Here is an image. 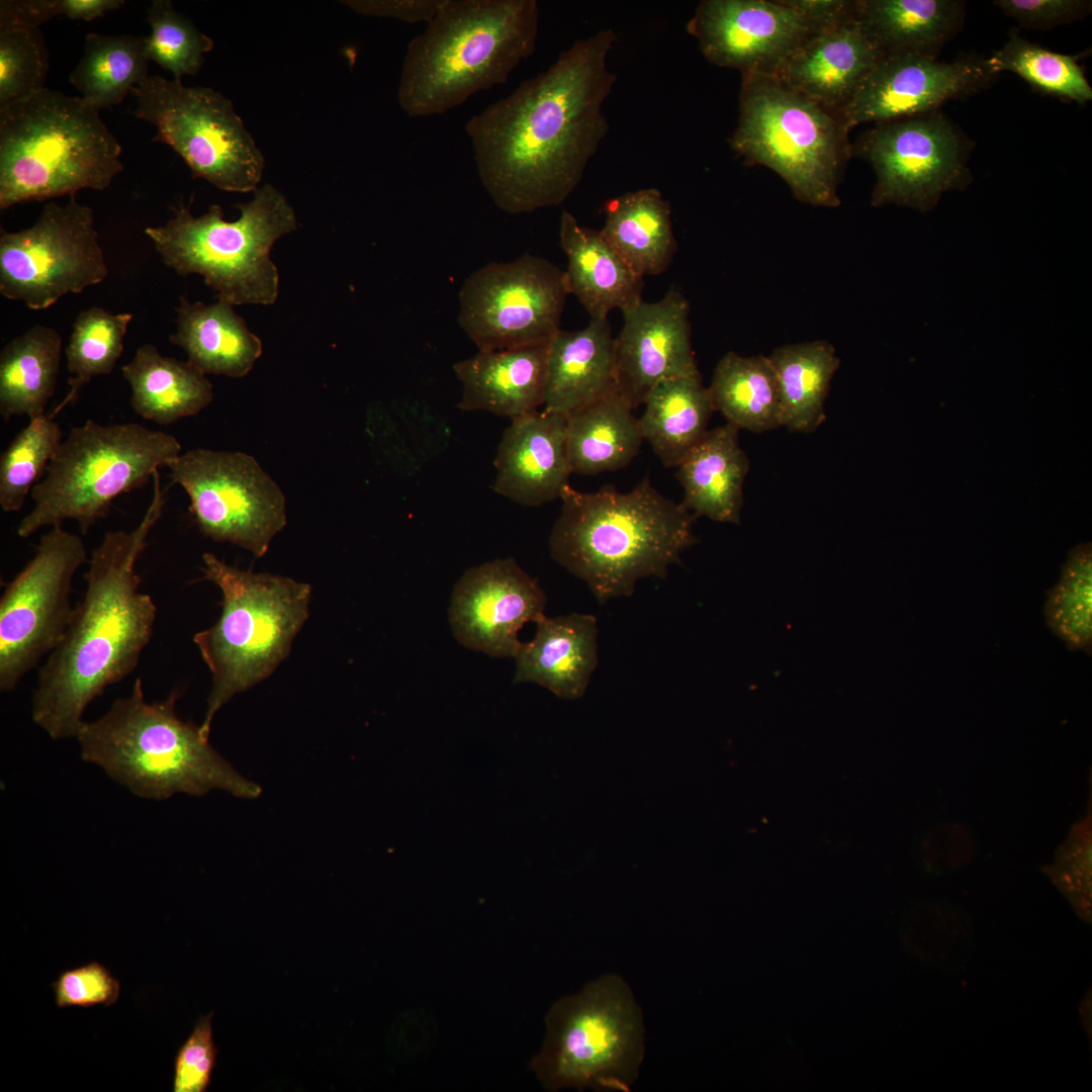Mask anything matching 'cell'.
<instances>
[{"label":"cell","instance_id":"6da1fadb","mask_svg":"<svg viewBox=\"0 0 1092 1092\" xmlns=\"http://www.w3.org/2000/svg\"><path fill=\"white\" fill-rule=\"evenodd\" d=\"M603 28L575 41L537 76L466 123L478 177L511 214L561 204L577 187L609 130L603 106L617 80Z\"/></svg>","mask_w":1092,"mask_h":1092},{"label":"cell","instance_id":"7a4b0ae2","mask_svg":"<svg viewBox=\"0 0 1092 1092\" xmlns=\"http://www.w3.org/2000/svg\"><path fill=\"white\" fill-rule=\"evenodd\" d=\"M145 515L130 531H109L92 551L86 588L60 644L39 668L32 719L53 739L76 737L87 706L133 671L151 641L157 607L139 589L136 562L166 503L160 474Z\"/></svg>","mask_w":1092,"mask_h":1092},{"label":"cell","instance_id":"3957f363","mask_svg":"<svg viewBox=\"0 0 1092 1092\" xmlns=\"http://www.w3.org/2000/svg\"><path fill=\"white\" fill-rule=\"evenodd\" d=\"M549 537L553 559L583 580L601 604L630 597L645 577L664 578L697 543L696 517L644 477L632 490L605 485L583 492L567 485Z\"/></svg>","mask_w":1092,"mask_h":1092},{"label":"cell","instance_id":"277c9868","mask_svg":"<svg viewBox=\"0 0 1092 1092\" xmlns=\"http://www.w3.org/2000/svg\"><path fill=\"white\" fill-rule=\"evenodd\" d=\"M536 0H444L407 44L397 89L411 117L445 113L503 85L535 51Z\"/></svg>","mask_w":1092,"mask_h":1092},{"label":"cell","instance_id":"5b68a950","mask_svg":"<svg viewBox=\"0 0 1092 1092\" xmlns=\"http://www.w3.org/2000/svg\"><path fill=\"white\" fill-rule=\"evenodd\" d=\"M178 690L149 703L142 678L100 718L83 722L76 738L81 757L99 765L132 794L165 800L178 793L203 796L212 790L255 799L261 787L241 776L203 737L200 726L175 711Z\"/></svg>","mask_w":1092,"mask_h":1092},{"label":"cell","instance_id":"8992f818","mask_svg":"<svg viewBox=\"0 0 1092 1092\" xmlns=\"http://www.w3.org/2000/svg\"><path fill=\"white\" fill-rule=\"evenodd\" d=\"M121 153L80 96L43 88L0 107V209L105 190L123 170Z\"/></svg>","mask_w":1092,"mask_h":1092},{"label":"cell","instance_id":"52a82bcc","mask_svg":"<svg viewBox=\"0 0 1092 1092\" xmlns=\"http://www.w3.org/2000/svg\"><path fill=\"white\" fill-rule=\"evenodd\" d=\"M203 579L221 592V614L193 636L212 686L200 725L208 739L217 711L236 694L273 673L308 618L311 586L292 578L239 569L215 554L202 555Z\"/></svg>","mask_w":1092,"mask_h":1092},{"label":"cell","instance_id":"ba28073f","mask_svg":"<svg viewBox=\"0 0 1092 1092\" xmlns=\"http://www.w3.org/2000/svg\"><path fill=\"white\" fill-rule=\"evenodd\" d=\"M240 216L224 219L212 204L200 216L188 205L172 207V216L148 226L163 262L177 274H199L219 299L236 304H273L279 294L278 269L270 252L275 242L297 229L296 213L285 195L271 184L237 205Z\"/></svg>","mask_w":1092,"mask_h":1092},{"label":"cell","instance_id":"9c48e42d","mask_svg":"<svg viewBox=\"0 0 1092 1092\" xmlns=\"http://www.w3.org/2000/svg\"><path fill=\"white\" fill-rule=\"evenodd\" d=\"M181 454L172 435L138 423L88 420L63 439L44 477L31 489L32 510L16 533L27 538L44 526L75 521L82 534L106 517L113 500L145 485Z\"/></svg>","mask_w":1092,"mask_h":1092},{"label":"cell","instance_id":"30bf717a","mask_svg":"<svg viewBox=\"0 0 1092 1092\" xmlns=\"http://www.w3.org/2000/svg\"><path fill=\"white\" fill-rule=\"evenodd\" d=\"M848 131L836 111L775 75L742 74L730 145L748 164L776 172L798 200L824 207L840 204L838 185L852 157Z\"/></svg>","mask_w":1092,"mask_h":1092},{"label":"cell","instance_id":"8fae6325","mask_svg":"<svg viewBox=\"0 0 1092 1092\" xmlns=\"http://www.w3.org/2000/svg\"><path fill=\"white\" fill-rule=\"evenodd\" d=\"M530 1069L544 1089L628 1092L644 1057L643 1016L623 978L606 974L557 1000Z\"/></svg>","mask_w":1092,"mask_h":1092},{"label":"cell","instance_id":"7c38bea8","mask_svg":"<svg viewBox=\"0 0 1092 1092\" xmlns=\"http://www.w3.org/2000/svg\"><path fill=\"white\" fill-rule=\"evenodd\" d=\"M131 93L136 98L132 113L156 127L152 141L176 152L194 178L229 192L258 188L265 157L223 94L155 75L146 77Z\"/></svg>","mask_w":1092,"mask_h":1092},{"label":"cell","instance_id":"4fadbf2b","mask_svg":"<svg viewBox=\"0 0 1092 1092\" xmlns=\"http://www.w3.org/2000/svg\"><path fill=\"white\" fill-rule=\"evenodd\" d=\"M108 275L91 207L75 196L44 204L36 221L0 232V293L30 309H44Z\"/></svg>","mask_w":1092,"mask_h":1092},{"label":"cell","instance_id":"5bb4252c","mask_svg":"<svg viewBox=\"0 0 1092 1092\" xmlns=\"http://www.w3.org/2000/svg\"><path fill=\"white\" fill-rule=\"evenodd\" d=\"M173 483L189 496L201 534L266 554L286 525V498L259 462L244 452L205 448L180 454L167 466Z\"/></svg>","mask_w":1092,"mask_h":1092},{"label":"cell","instance_id":"9a60e30c","mask_svg":"<svg viewBox=\"0 0 1092 1092\" xmlns=\"http://www.w3.org/2000/svg\"><path fill=\"white\" fill-rule=\"evenodd\" d=\"M972 141L939 110L875 123L851 145L876 175L872 205L907 206L925 212L972 180Z\"/></svg>","mask_w":1092,"mask_h":1092},{"label":"cell","instance_id":"2e32d148","mask_svg":"<svg viewBox=\"0 0 1092 1092\" xmlns=\"http://www.w3.org/2000/svg\"><path fill=\"white\" fill-rule=\"evenodd\" d=\"M86 561L82 538L52 526L0 600V690L10 692L62 641L73 610L72 579Z\"/></svg>","mask_w":1092,"mask_h":1092},{"label":"cell","instance_id":"e0dca14e","mask_svg":"<svg viewBox=\"0 0 1092 1092\" xmlns=\"http://www.w3.org/2000/svg\"><path fill=\"white\" fill-rule=\"evenodd\" d=\"M569 294L565 271L530 254L486 264L459 291L458 324L478 351L549 343Z\"/></svg>","mask_w":1092,"mask_h":1092},{"label":"cell","instance_id":"ac0fdd59","mask_svg":"<svg viewBox=\"0 0 1092 1092\" xmlns=\"http://www.w3.org/2000/svg\"><path fill=\"white\" fill-rule=\"evenodd\" d=\"M995 76L986 58L939 61L909 54L886 56L837 113L848 130L860 123L929 113L950 100L980 92Z\"/></svg>","mask_w":1092,"mask_h":1092},{"label":"cell","instance_id":"d6986e66","mask_svg":"<svg viewBox=\"0 0 1092 1092\" xmlns=\"http://www.w3.org/2000/svg\"><path fill=\"white\" fill-rule=\"evenodd\" d=\"M687 30L711 64L741 74L776 75L820 29L786 0H703Z\"/></svg>","mask_w":1092,"mask_h":1092},{"label":"cell","instance_id":"ffe728a7","mask_svg":"<svg viewBox=\"0 0 1092 1092\" xmlns=\"http://www.w3.org/2000/svg\"><path fill=\"white\" fill-rule=\"evenodd\" d=\"M546 602L538 582L511 557L473 566L452 592V634L466 648L515 658L522 645L520 630L545 616Z\"/></svg>","mask_w":1092,"mask_h":1092},{"label":"cell","instance_id":"44dd1931","mask_svg":"<svg viewBox=\"0 0 1092 1092\" xmlns=\"http://www.w3.org/2000/svg\"><path fill=\"white\" fill-rule=\"evenodd\" d=\"M614 338L615 386L634 410L661 381L699 375L691 341L690 304L677 288L658 301L622 311Z\"/></svg>","mask_w":1092,"mask_h":1092},{"label":"cell","instance_id":"7402d4cb","mask_svg":"<svg viewBox=\"0 0 1092 1092\" xmlns=\"http://www.w3.org/2000/svg\"><path fill=\"white\" fill-rule=\"evenodd\" d=\"M567 425V415L546 410L511 420L496 451L493 490L528 507L560 498L571 474Z\"/></svg>","mask_w":1092,"mask_h":1092},{"label":"cell","instance_id":"603a6c76","mask_svg":"<svg viewBox=\"0 0 1092 1092\" xmlns=\"http://www.w3.org/2000/svg\"><path fill=\"white\" fill-rule=\"evenodd\" d=\"M884 58L853 14L808 36L775 75L791 89L838 112Z\"/></svg>","mask_w":1092,"mask_h":1092},{"label":"cell","instance_id":"cb8c5ba5","mask_svg":"<svg viewBox=\"0 0 1092 1092\" xmlns=\"http://www.w3.org/2000/svg\"><path fill=\"white\" fill-rule=\"evenodd\" d=\"M549 343L478 351L456 362L463 386L458 407L514 420L544 406Z\"/></svg>","mask_w":1092,"mask_h":1092},{"label":"cell","instance_id":"d4e9b609","mask_svg":"<svg viewBox=\"0 0 1092 1092\" xmlns=\"http://www.w3.org/2000/svg\"><path fill=\"white\" fill-rule=\"evenodd\" d=\"M536 625L534 638L522 642L515 656L514 682H534L562 699L580 698L599 663L596 617L544 616Z\"/></svg>","mask_w":1092,"mask_h":1092},{"label":"cell","instance_id":"484cf974","mask_svg":"<svg viewBox=\"0 0 1092 1092\" xmlns=\"http://www.w3.org/2000/svg\"><path fill=\"white\" fill-rule=\"evenodd\" d=\"M559 242L567 259L569 294H574L590 318H608L642 299L643 277L605 240L600 231L582 226L568 211L561 214Z\"/></svg>","mask_w":1092,"mask_h":1092},{"label":"cell","instance_id":"4316f807","mask_svg":"<svg viewBox=\"0 0 1092 1092\" xmlns=\"http://www.w3.org/2000/svg\"><path fill=\"white\" fill-rule=\"evenodd\" d=\"M615 386L614 337L608 318L559 330L549 343L544 410L571 415Z\"/></svg>","mask_w":1092,"mask_h":1092},{"label":"cell","instance_id":"83f0119b","mask_svg":"<svg viewBox=\"0 0 1092 1092\" xmlns=\"http://www.w3.org/2000/svg\"><path fill=\"white\" fill-rule=\"evenodd\" d=\"M738 433L728 423L708 430L675 467L684 489L681 505L696 518L740 523L749 460Z\"/></svg>","mask_w":1092,"mask_h":1092},{"label":"cell","instance_id":"f1b7e54d","mask_svg":"<svg viewBox=\"0 0 1092 1092\" xmlns=\"http://www.w3.org/2000/svg\"><path fill=\"white\" fill-rule=\"evenodd\" d=\"M854 17L886 56L936 59L960 31L966 17L961 0H856Z\"/></svg>","mask_w":1092,"mask_h":1092},{"label":"cell","instance_id":"f546056e","mask_svg":"<svg viewBox=\"0 0 1092 1092\" xmlns=\"http://www.w3.org/2000/svg\"><path fill=\"white\" fill-rule=\"evenodd\" d=\"M176 312V332L169 341L182 348L187 361L205 375L242 378L262 355V341L226 300L205 304L181 296Z\"/></svg>","mask_w":1092,"mask_h":1092},{"label":"cell","instance_id":"4dcf8cb0","mask_svg":"<svg viewBox=\"0 0 1092 1092\" xmlns=\"http://www.w3.org/2000/svg\"><path fill=\"white\" fill-rule=\"evenodd\" d=\"M121 372L130 386L134 413L162 426L197 415L213 398L205 374L188 361L162 355L152 344L139 347Z\"/></svg>","mask_w":1092,"mask_h":1092},{"label":"cell","instance_id":"1f68e13d","mask_svg":"<svg viewBox=\"0 0 1092 1092\" xmlns=\"http://www.w3.org/2000/svg\"><path fill=\"white\" fill-rule=\"evenodd\" d=\"M600 233L640 276L657 275L669 266L676 243L671 209L656 188L626 192L604 205Z\"/></svg>","mask_w":1092,"mask_h":1092},{"label":"cell","instance_id":"d6a6232c","mask_svg":"<svg viewBox=\"0 0 1092 1092\" xmlns=\"http://www.w3.org/2000/svg\"><path fill=\"white\" fill-rule=\"evenodd\" d=\"M632 406L616 387L568 416L567 452L571 473L595 475L628 465L643 437Z\"/></svg>","mask_w":1092,"mask_h":1092},{"label":"cell","instance_id":"836d02e7","mask_svg":"<svg viewBox=\"0 0 1092 1092\" xmlns=\"http://www.w3.org/2000/svg\"><path fill=\"white\" fill-rule=\"evenodd\" d=\"M638 419L643 440L668 468H675L708 432L714 412L701 375L659 382L648 394Z\"/></svg>","mask_w":1092,"mask_h":1092},{"label":"cell","instance_id":"e575fe53","mask_svg":"<svg viewBox=\"0 0 1092 1092\" xmlns=\"http://www.w3.org/2000/svg\"><path fill=\"white\" fill-rule=\"evenodd\" d=\"M62 338L50 327L35 325L14 338L0 353V415L29 420L41 417L54 395L60 369Z\"/></svg>","mask_w":1092,"mask_h":1092},{"label":"cell","instance_id":"d590c367","mask_svg":"<svg viewBox=\"0 0 1092 1092\" xmlns=\"http://www.w3.org/2000/svg\"><path fill=\"white\" fill-rule=\"evenodd\" d=\"M768 359L779 388L782 427L812 433L826 419L825 401L840 365L834 346L825 340L776 348Z\"/></svg>","mask_w":1092,"mask_h":1092},{"label":"cell","instance_id":"8d00e7d4","mask_svg":"<svg viewBox=\"0 0 1092 1092\" xmlns=\"http://www.w3.org/2000/svg\"><path fill=\"white\" fill-rule=\"evenodd\" d=\"M707 388L714 412L738 430L763 433L782 427L778 382L768 356L727 352Z\"/></svg>","mask_w":1092,"mask_h":1092},{"label":"cell","instance_id":"74e56055","mask_svg":"<svg viewBox=\"0 0 1092 1092\" xmlns=\"http://www.w3.org/2000/svg\"><path fill=\"white\" fill-rule=\"evenodd\" d=\"M149 62L144 37L90 32L69 81L87 104L100 111L122 102L149 76Z\"/></svg>","mask_w":1092,"mask_h":1092},{"label":"cell","instance_id":"f35d334b","mask_svg":"<svg viewBox=\"0 0 1092 1092\" xmlns=\"http://www.w3.org/2000/svg\"><path fill=\"white\" fill-rule=\"evenodd\" d=\"M131 318V313H113L99 306L79 312L65 350L70 390L49 414L51 417L55 418L66 405L75 402L81 388L93 377L112 372L121 356Z\"/></svg>","mask_w":1092,"mask_h":1092},{"label":"cell","instance_id":"ab89813d","mask_svg":"<svg viewBox=\"0 0 1092 1092\" xmlns=\"http://www.w3.org/2000/svg\"><path fill=\"white\" fill-rule=\"evenodd\" d=\"M992 72H1011L1040 93L1085 104L1092 100V88L1079 57L1052 52L1013 32L989 58Z\"/></svg>","mask_w":1092,"mask_h":1092},{"label":"cell","instance_id":"60d3db41","mask_svg":"<svg viewBox=\"0 0 1092 1092\" xmlns=\"http://www.w3.org/2000/svg\"><path fill=\"white\" fill-rule=\"evenodd\" d=\"M1091 546L1073 549L1063 566L1058 583L1046 592V625L1070 650L1092 647V576Z\"/></svg>","mask_w":1092,"mask_h":1092},{"label":"cell","instance_id":"b9f144b4","mask_svg":"<svg viewBox=\"0 0 1092 1092\" xmlns=\"http://www.w3.org/2000/svg\"><path fill=\"white\" fill-rule=\"evenodd\" d=\"M63 441L58 422L50 415L29 420L0 457V506L19 511Z\"/></svg>","mask_w":1092,"mask_h":1092},{"label":"cell","instance_id":"7bdbcfd3","mask_svg":"<svg viewBox=\"0 0 1092 1092\" xmlns=\"http://www.w3.org/2000/svg\"><path fill=\"white\" fill-rule=\"evenodd\" d=\"M147 21L151 27V33L144 37L147 59L170 72L175 80L196 75L204 63L203 55L213 49V40L177 11L170 0H153Z\"/></svg>","mask_w":1092,"mask_h":1092},{"label":"cell","instance_id":"ee69618b","mask_svg":"<svg viewBox=\"0 0 1092 1092\" xmlns=\"http://www.w3.org/2000/svg\"><path fill=\"white\" fill-rule=\"evenodd\" d=\"M49 67L39 27L0 25V107L46 88Z\"/></svg>","mask_w":1092,"mask_h":1092},{"label":"cell","instance_id":"f6af8a7d","mask_svg":"<svg viewBox=\"0 0 1092 1092\" xmlns=\"http://www.w3.org/2000/svg\"><path fill=\"white\" fill-rule=\"evenodd\" d=\"M1091 817L1079 821L1066 842L1059 848L1057 859L1048 868L1055 884L1084 916L1090 910L1091 886Z\"/></svg>","mask_w":1092,"mask_h":1092},{"label":"cell","instance_id":"bcb514c9","mask_svg":"<svg viewBox=\"0 0 1092 1092\" xmlns=\"http://www.w3.org/2000/svg\"><path fill=\"white\" fill-rule=\"evenodd\" d=\"M56 1005L60 1008L110 1006L120 994V983L99 962H90L63 971L52 983Z\"/></svg>","mask_w":1092,"mask_h":1092},{"label":"cell","instance_id":"7dc6e473","mask_svg":"<svg viewBox=\"0 0 1092 1092\" xmlns=\"http://www.w3.org/2000/svg\"><path fill=\"white\" fill-rule=\"evenodd\" d=\"M213 1012L198 1018L174 1060V1092H205L216 1064L217 1049L213 1039Z\"/></svg>","mask_w":1092,"mask_h":1092},{"label":"cell","instance_id":"c3c4849f","mask_svg":"<svg viewBox=\"0 0 1092 1092\" xmlns=\"http://www.w3.org/2000/svg\"><path fill=\"white\" fill-rule=\"evenodd\" d=\"M994 5L1020 26L1039 30L1081 20L1092 10L1087 0H997Z\"/></svg>","mask_w":1092,"mask_h":1092},{"label":"cell","instance_id":"681fc988","mask_svg":"<svg viewBox=\"0 0 1092 1092\" xmlns=\"http://www.w3.org/2000/svg\"><path fill=\"white\" fill-rule=\"evenodd\" d=\"M444 0H345L343 5L358 14L389 17L408 23L427 24L434 18Z\"/></svg>","mask_w":1092,"mask_h":1092},{"label":"cell","instance_id":"f907efd6","mask_svg":"<svg viewBox=\"0 0 1092 1092\" xmlns=\"http://www.w3.org/2000/svg\"><path fill=\"white\" fill-rule=\"evenodd\" d=\"M63 15V0H1L0 25L39 27L52 18Z\"/></svg>","mask_w":1092,"mask_h":1092},{"label":"cell","instance_id":"816d5d0a","mask_svg":"<svg viewBox=\"0 0 1092 1092\" xmlns=\"http://www.w3.org/2000/svg\"><path fill=\"white\" fill-rule=\"evenodd\" d=\"M818 29L836 24L853 14L854 1L849 0H786Z\"/></svg>","mask_w":1092,"mask_h":1092},{"label":"cell","instance_id":"f5cc1de1","mask_svg":"<svg viewBox=\"0 0 1092 1092\" xmlns=\"http://www.w3.org/2000/svg\"><path fill=\"white\" fill-rule=\"evenodd\" d=\"M64 16L71 20L91 21L121 7L123 0H63Z\"/></svg>","mask_w":1092,"mask_h":1092}]
</instances>
